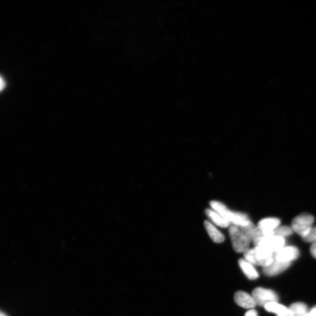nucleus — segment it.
I'll use <instances>...</instances> for the list:
<instances>
[{"mask_svg":"<svg viewBox=\"0 0 316 316\" xmlns=\"http://www.w3.org/2000/svg\"><path fill=\"white\" fill-rule=\"evenodd\" d=\"M244 259L253 265L265 267L273 260V253L264 247L255 246L244 253Z\"/></svg>","mask_w":316,"mask_h":316,"instance_id":"nucleus-1","label":"nucleus"},{"mask_svg":"<svg viewBox=\"0 0 316 316\" xmlns=\"http://www.w3.org/2000/svg\"><path fill=\"white\" fill-rule=\"evenodd\" d=\"M229 235L233 249L238 253H245L250 249V240L239 227L231 226Z\"/></svg>","mask_w":316,"mask_h":316,"instance_id":"nucleus-2","label":"nucleus"},{"mask_svg":"<svg viewBox=\"0 0 316 316\" xmlns=\"http://www.w3.org/2000/svg\"><path fill=\"white\" fill-rule=\"evenodd\" d=\"M314 221V217L312 214L306 213H302L292 220V229L302 237V239H304L311 231Z\"/></svg>","mask_w":316,"mask_h":316,"instance_id":"nucleus-3","label":"nucleus"},{"mask_svg":"<svg viewBox=\"0 0 316 316\" xmlns=\"http://www.w3.org/2000/svg\"><path fill=\"white\" fill-rule=\"evenodd\" d=\"M252 296L256 305L263 306L272 302H278V295L272 290L262 288H257L253 290Z\"/></svg>","mask_w":316,"mask_h":316,"instance_id":"nucleus-4","label":"nucleus"},{"mask_svg":"<svg viewBox=\"0 0 316 316\" xmlns=\"http://www.w3.org/2000/svg\"><path fill=\"white\" fill-rule=\"evenodd\" d=\"M253 244L255 246L264 247L274 253L276 251L285 247V240L284 238L281 237L270 236L260 238L255 241Z\"/></svg>","mask_w":316,"mask_h":316,"instance_id":"nucleus-5","label":"nucleus"},{"mask_svg":"<svg viewBox=\"0 0 316 316\" xmlns=\"http://www.w3.org/2000/svg\"><path fill=\"white\" fill-rule=\"evenodd\" d=\"M299 255L298 248L293 246L283 247L273 253V259L279 262H292L293 260L297 259Z\"/></svg>","mask_w":316,"mask_h":316,"instance_id":"nucleus-6","label":"nucleus"},{"mask_svg":"<svg viewBox=\"0 0 316 316\" xmlns=\"http://www.w3.org/2000/svg\"><path fill=\"white\" fill-rule=\"evenodd\" d=\"M281 221L277 218H265L259 221L258 227L262 237L274 236V231L279 226Z\"/></svg>","mask_w":316,"mask_h":316,"instance_id":"nucleus-7","label":"nucleus"},{"mask_svg":"<svg viewBox=\"0 0 316 316\" xmlns=\"http://www.w3.org/2000/svg\"><path fill=\"white\" fill-rule=\"evenodd\" d=\"M292 265V262H279L273 259L268 266L263 267V273L268 276H275L285 271Z\"/></svg>","mask_w":316,"mask_h":316,"instance_id":"nucleus-8","label":"nucleus"},{"mask_svg":"<svg viewBox=\"0 0 316 316\" xmlns=\"http://www.w3.org/2000/svg\"><path fill=\"white\" fill-rule=\"evenodd\" d=\"M234 301L237 305L247 309H253L256 306L252 295L243 291H238L234 295Z\"/></svg>","mask_w":316,"mask_h":316,"instance_id":"nucleus-9","label":"nucleus"},{"mask_svg":"<svg viewBox=\"0 0 316 316\" xmlns=\"http://www.w3.org/2000/svg\"><path fill=\"white\" fill-rule=\"evenodd\" d=\"M267 312L273 313L276 316H293L292 313L289 308L278 304V302H272L264 306Z\"/></svg>","mask_w":316,"mask_h":316,"instance_id":"nucleus-10","label":"nucleus"},{"mask_svg":"<svg viewBox=\"0 0 316 316\" xmlns=\"http://www.w3.org/2000/svg\"><path fill=\"white\" fill-rule=\"evenodd\" d=\"M239 263L241 269L248 278L250 280H255L258 278V273L252 263L243 258L239 259Z\"/></svg>","mask_w":316,"mask_h":316,"instance_id":"nucleus-11","label":"nucleus"},{"mask_svg":"<svg viewBox=\"0 0 316 316\" xmlns=\"http://www.w3.org/2000/svg\"><path fill=\"white\" fill-rule=\"evenodd\" d=\"M204 226L211 240L216 243H221L225 240V237L222 233L211 224L210 221H205Z\"/></svg>","mask_w":316,"mask_h":316,"instance_id":"nucleus-12","label":"nucleus"},{"mask_svg":"<svg viewBox=\"0 0 316 316\" xmlns=\"http://www.w3.org/2000/svg\"><path fill=\"white\" fill-rule=\"evenodd\" d=\"M207 216L213 221L217 226L222 228H227L230 226V223L229 221L225 219L220 214H218L213 210L207 209L206 210Z\"/></svg>","mask_w":316,"mask_h":316,"instance_id":"nucleus-13","label":"nucleus"},{"mask_svg":"<svg viewBox=\"0 0 316 316\" xmlns=\"http://www.w3.org/2000/svg\"><path fill=\"white\" fill-rule=\"evenodd\" d=\"M289 309L293 316H311L310 311H309L307 306L304 303H295L290 306Z\"/></svg>","mask_w":316,"mask_h":316,"instance_id":"nucleus-14","label":"nucleus"},{"mask_svg":"<svg viewBox=\"0 0 316 316\" xmlns=\"http://www.w3.org/2000/svg\"><path fill=\"white\" fill-rule=\"evenodd\" d=\"M294 232L292 227L288 226L278 227L274 231V236L284 238L292 235Z\"/></svg>","mask_w":316,"mask_h":316,"instance_id":"nucleus-15","label":"nucleus"},{"mask_svg":"<svg viewBox=\"0 0 316 316\" xmlns=\"http://www.w3.org/2000/svg\"><path fill=\"white\" fill-rule=\"evenodd\" d=\"M304 239L305 242L308 243H312L313 244L316 243V226L312 228L310 231Z\"/></svg>","mask_w":316,"mask_h":316,"instance_id":"nucleus-16","label":"nucleus"},{"mask_svg":"<svg viewBox=\"0 0 316 316\" xmlns=\"http://www.w3.org/2000/svg\"><path fill=\"white\" fill-rule=\"evenodd\" d=\"M245 316H258V313L255 310V309H250L245 314Z\"/></svg>","mask_w":316,"mask_h":316,"instance_id":"nucleus-17","label":"nucleus"},{"mask_svg":"<svg viewBox=\"0 0 316 316\" xmlns=\"http://www.w3.org/2000/svg\"><path fill=\"white\" fill-rule=\"evenodd\" d=\"M5 81L1 75H0V92H1L2 91L5 89Z\"/></svg>","mask_w":316,"mask_h":316,"instance_id":"nucleus-18","label":"nucleus"},{"mask_svg":"<svg viewBox=\"0 0 316 316\" xmlns=\"http://www.w3.org/2000/svg\"><path fill=\"white\" fill-rule=\"evenodd\" d=\"M310 251L312 255L316 259V243L312 244Z\"/></svg>","mask_w":316,"mask_h":316,"instance_id":"nucleus-19","label":"nucleus"},{"mask_svg":"<svg viewBox=\"0 0 316 316\" xmlns=\"http://www.w3.org/2000/svg\"><path fill=\"white\" fill-rule=\"evenodd\" d=\"M311 316H316V306L310 311Z\"/></svg>","mask_w":316,"mask_h":316,"instance_id":"nucleus-20","label":"nucleus"},{"mask_svg":"<svg viewBox=\"0 0 316 316\" xmlns=\"http://www.w3.org/2000/svg\"><path fill=\"white\" fill-rule=\"evenodd\" d=\"M0 316H6L5 314H4V313L2 312L1 311H0Z\"/></svg>","mask_w":316,"mask_h":316,"instance_id":"nucleus-21","label":"nucleus"}]
</instances>
